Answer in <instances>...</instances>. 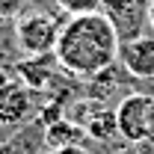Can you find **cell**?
<instances>
[{
    "label": "cell",
    "mask_w": 154,
    "mask_h": 154,
    "mask_svg": "<svg viewBox=\"0 0 154 154\" xmlns=\"http://www.w3.org/2000/svg\"><path fill=\"white\" fill-rule=\"evenodd\" d=\"M119 45L122 38L110 18L104 12H86V15H68L62 21L54 54L68 74L89 80L92 74L119 62Z\"/></svg>",
    "instance_id": "6da1fadb"
},
{
    "label": "cell",
    "mask_w": 154,
    "mask_h": 154,
    "mask_svg": "<svg viewBox=\"0 0 154 154\" xmlns=\"http://www.w3.org/2000/svg\"><path fill=\"white\" fill-rule=\"evenodd\" d=\"M59 30H62L59 15L42 12V9L21 12L18 18H15V36H18V45H21V51H24V57L54 54Z\"/></svg>",
    "instance_id": "7a4b0ae2"
},
{
    "label": "cell",
    "mask_w": 154,
    "mask_h": 154,
    "mask_svg": "<svg viewBox=\"0 0 154 154\" xmlns=\"http://www.w3.org/2000/svg\"><path fill=\"white\" fill-rule=\"evenodd\" d=\"M151 113L154 98L145 92H131L116 104V125L119 136L131 145H142L151 139Z\"/></svg>",
    "instance_id": "3957f363"
},
{
    "label": "cell",
    "mask_w": 154,
    "mask_h": 154,
    "mask_svg": "<svg viewBox=\"0 0 154 154\" xmlns=\"http://www.w3.org/2000/svg\"><path fill=\"white\" fill-rule=\"evenodd\" d=\"M38 92L24 86L18 77L0 83V128H24L36 122Z\"/></svg>",
    "instance_id": "277c9868"
},
{
    "label": "cell",
    "mask_w": 154,
    "mask_h": 154,
    "mask_svg": "<svg viewBox=\"0 0 154 154\" xmlns=\"http://www.w3.org/2000/svg\"><path fill=\"white\" fill-rule=\"evenodd\" d=\"M151 0H101V12L110 18L119 38H134L148 30Z\"/></svg>",
    "instance_id": "5b68a950"
},
{
    "label": "cell",
    "mask_w": 154,
    "mask_h": 154,
    "mask_svg": "<svg viewBox=\"0 0 154 154\" xmlns=\"http://www.w3.org/2000/svg\"><path fill=\"white\" fill-rule=\"evenodd\" d=\"M119 65L134 80H154V36L122 38L119 45Z\"/></svg>",
    "instance_id": "8992f818"
},
{
    "label": "cell",
    "mask_w": 154,
    "mask_h": 154,
    "mask_svg": "<svg viewBox=\"0 0 154 154\" xmlns=\"http://www.w3.org/2000/svg\"><path fill=\"white\" fill-rule=\"evenodd\" d=\"M62 71L57 54H38V57H24L12 68V74L18 77L24 86L36 89V92H48L51 83L57 80V74Z\"/></svg>",
    "instance_id": "52a82bcc"
},
{
    "label": "cell",
    "mask_w": 154,
    "mask_h": 154,
    "mask_svg": "<svg viewBox=\"0 0 154 154\" xmlns=\"http://www.w3.org/2000/svg\"><path fill=\"white\" fill-rule=\"evenodd\" d=\"M89 134L77 125L74 119L62 116L59 122L45 128V148H65V145H86Z\"/></svg>",
    "instance_id": "ba28073f"
},
{
    "label": "cell",
    "mask_w": 154,
    "mask_h": 154,
    "mask_svg": "<svg viewBox=\"0 0 154 154\" xmlns=\"http://www.w3.org/2000/svg\"><path fill=\"white\" fill-rule=\"evenodd\" d=\"M21 59H24V51L15 36V21H0V65L15 68Z\"/></svg>",
    "instance_id": "9c48e42d"
},
{
    "label": "cell",
    "mask_w": 154,
    "mask_h": 154,
    "mask_svg": "<svg viewBox=\"0 0 154 154\" xmlns=\"http://www.w3.org/2000/svg\"><path fill=\"white\" fill-rule=\"evenodd\" d=\"M65 116V104L62 101H57V98H51L48 104H42L36 113V122L42 125V128H48V125H54V122H59Z\"/></svg>",
    "instance_id": "30bf717a"
},
{
    "label": "cell",
    "mask_w": 154,
    "mask_h": 154,
    "mask_svg": "<svg viewBox=\"0 0 154 154\" xmlns=\"http://www.w3.org/2000/svg\"><path fill=\"white\" fill-rule=\"evenodd\" d=\"M57 6L65 15H86V12H101V0H57Z\"/></svg>",
    "instance_id": "8fae6325"
},
{
    "label": "cell",
    "mask_w": 154,
    "mask_h": 154,
    "mask_svg": "<svg viewBox=\"0 0 154 154\" xmlns=\"http://www.w3.org/2000/svg\"><path fill=\"white\" fill-rule=\"evenodd\" d=\"M27 0H0V21H15L24 12Z\"/></svg>",
    "instance_id": "7c38bea8"
},
{
    "label": "cell",
    "mask_w": 154,
    "mask_h": 154,
    "mask_svg": "<svg viewBox=\"0 0 154 154\" xmlns=\"http://www.w3.org/2000/svg\"><path fill=\"white\" fill-rule=\"evenodd\" d=\"M45 154H95L89 145H65V148H45Z\"/></svg>",
    "instance_id": "4fadbf2b"
},
{
    "label": "cell",
    "mask_w": 154,
    "mask_h": 154,
    "mask_svg": "<svg viewBox=\"0 0 154 154\" xmlns=\"http://www.w3.org/2000/svg\"><path fill=\"white\" fill-rule=\"evenodd\" d=\"M148 30L154 33V0H151V9H148Z\"/></svg>",
    "instance_id": "5bb4252c"
}]
</instances>
